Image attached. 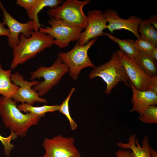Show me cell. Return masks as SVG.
Masks as SVG:
<instances>
[{
	"label": "cell",
	"instance_id": "obj_1",
	"mask_svg": "<svg viewBox=\"0 0 157 157\" xmlns=\"http://www.w3.org/2000/svg\"><path fill=\"white\" fill-rule=\"evenodd\" d=\"M0 115L5 126L17 135L25 137L29 128L37 124L41 118L30 113H23L11 98L0 97Z\"/></svg>",
	"mask_w": 157,
	"mask_h": 157
},
{
	"label": "cell",
	"instance_id": "obj_2",
	"mask_svg": "<svg viewBox=\"0 0 157 157\" xmlns=\"http://www.w3.org/2000/svg\"><path fill=\"white\" fill-rule=\"evenodd\" d=\"M18 44L13 48V58L10 64L11 69L23 64L29 59L53 44L54 38L44 33L33 31L29 38L21 34Z\"/></svg>",
	"mask_w": 157,
	"mask_h": 157
},
{
	"label": "cell",
	"instance_id": "obj_3",
	"mask_svg": "<svg viewBox=\"0 0 157 157\" xmlns=\"http://www.w3.org/2000/svg\"><path fill=\"white\" fill-rule=\"evenodd\" d=\"M96 77H100L106 83L104 92L107 94L110 93L113 88L119 82L124 83L130 88L129 79L122 64L118 50L112 53L108 62L91 71L89 78L92 79Z\"/></svg>",
	"mask_w": 157,
	"mask_h": 157
},
{
	"label": "cell",
	"instance_id": "obj_4",
	"mask_svg": "<svg viewBox=\"0 0 157 157\" xmlns=\"http://www.w3.org/2000/svg\"><path fill=\"white\" fill-rule=\"evenodd\" d=\"M97 40V38L93 39L84 45H80L77 42L69 51L58 54V57L68 67L69 75L74 81L78 79L83 69L89 67L94 68L96 67L90 58L88 52Z\"/></svg>",
	"mask_w": 157,
	"mask_h": 157
},
{
	"label": "cell",
	"instance_id": "obj_5",
	"mask_svg": "<svg viewBox=\"0 0 157 157\" xmlns=\"http://www.w3.org/2000/svg\"><path fill=\"white\" fill-rule=\"evenodd\" d=\"M68 72L69 69L68 67L58 57L51 66H41L31 72L30 80L32 81L41 78L44 79L43 81L39 82L33 87L41 97L57 85L63 77Z\"/></svg>",
	"mask_w": 157,
	"mask_h": 157
},
{
	"label": "cell",
	"instance_id": "obj_6",
	"mask_svg": "<svg viewBox=\"0 0 157 157\" xmlns=\"http://www.w3.org/2000/svg\"><path fill=\"white\" fill-rule=\"evenodd\" d=\"M90 1V0H67L60 6L48 10L47 13L51 18L62 19L71 25L85 29L87 25V18L83 8Z\"/></svg>",
	"mask_w": 157,
	"mask_h": 157
},
{
	"label": "cell",
	"instance_id": "obj_7",
	"mask_svg": "<svg viewBox=\"0 0 157 157\" xmlns=\"http://www.w3.org/2000/svg\"><path fill=\"white\" fill-rule=\"evenodd\" d=\"M49 27H40L39 31L54 39L53 43L61 48L67 47L72 41L78 40L83 29L68 24L60 18H51L48 21Z\"/></svg>",
	"mask_w": 157,
	"mask_h": 157
},
{
	"label": "cell",
	"instance_id": "obj_8",
	"mask_svg": "<svg viewBox=\"0 0 157 157\" xmlns=\"http://www.w3.org/2000/svg\"><path fill=\"white\" fill-rule=\"evenodd\" d=\"M74 142L73 137H65L62 135L50 139L44 138L42 146L45 153L42 157H80Z\"/></svg>",
	"mask_w": 157,
	"mask_h": 157
},
{
	"label": "cell",
	"instance_id": "obj_9",
	"mask_svg": "<svg viewBox=\"0 0 157 157\" xmlns=\"http://www.w3.org/2000/svg\"><path fill=\"white\" fill-rule=\"evenodd\" d=\"M10 78L13 83L19 87L16 93L11 98L16 103L20 102L33 106L35 102L48 103L45 99L40 97L37 92L32 88L39 81H29L25 80L23 76L18 72L11 74Z\"/></svg>",
	"mask_w": 157,
	"mask_h": 157
},
{
	"label": "cell",
	"instance_id": "obj_10",
	"mask_svg": "<svg viewBox=\"0 0 157 157\" xmlns=\"http://www.w3.org/2000/svg\"><path fill=\"white\" fill-rule=\"evenodd\" d=\"M0 8L4 17L3 23L4 25L7 26L9 31L8 37V44L13 49L17 46L19 43L20 33L23 34L27 38L30 37L32 32L35 30V24L31 20L25 23H21L17 21L7 12L0 1Z\"/></svg>",
	"mask_w": 157,
	"mask_h": 157
},
{
	"label": "cell",
	"instance_id": "obj_11",
	"mask_svg": "<svg viewBox=\"0 0 157 157\" xmlns=\"http://www.w3.org/2000/svg\"><path fill=\"white\" fill-rule=\"evenodd\" d=\"M118 51L122 64L130 82L137 89L147 90L152 77L148 76L143 71L133 58L128 56L120 50Z\"/></svg>",
	"mask_w": 157,
	"mask_h": 157
},
{
	"label": "cell",
	"instance_id": "obj_12",
	"mask_svg": "<svg viewBox=\"0 0 157 157\" xmlns=\"http://www.w3.org/2000/svg\"><path fill=\"white\" fill-rule=\"evenodd\" d=\"M87 17V27L81 33L78 41L80 45H85L91 40L104 35L103 31L107 28V21L101 11L89 10Z\"/></svg>",
	"mask_w": 157,
	"mask_h": 157
},
{
	"label": "cell",
	"instance_id": "obj_13",
	"mask_svg": "<svg viewBox=\"0 0 157 157\" xmlns=\"http://www.w3.org/2000/svg\"><path fill=\"white\" fill-rule=\"evenodd\" d=\"M104 14L107 22L108 23L107 28L111 33H113L116 30L124 29L131 32L137 39L140 38L138 29L143 20L140 17L132 15L128 19H123L119 17L117 11L111 9L106 10Z\"/></svg>",
	"mask_w": 157,
	"mask_h": 157
},
{
	"label": "cell",
	"instance_id": "obj_14",
	"mask_svg": "<svg viewBox=\"0 0 157 157\" xmlns=\"http://www.w3.org/2000/svg\"><path fill=\"white\" fill-rule=\"evenodd\" d=\"M128 82L133 93L131 101L133 106L130 112L136 111L140 115L149 106L156 105L157 104L156 94L149 91L139 90L129 80Z\"/></svg>",
	"mask_w": 157,
	"mask_h": 157
},
{
	"label": "cell",
	"instance_id": "obj_15",
	"mask_svg": "<svg viewBox=\"0 0 157 157\" xmlns=\"http://www.w3.org/2000/svg\"><path fill=\"white\" fill-rule=\"evenodd\" d=\"M142 146L139 144L138 139L136 135L133 134L131 135L128 142L126 143L118 142L117 145L124 150L130 149L132 151L131 154L134 157H151L149 138L144 136L142 140Z\"/></svg>",
	"mask_w": 157,
	"mask_h": 157
},
{
	"label": "cell",
	"instance_id": "obj_16",
	"mask_svg": "<svg viewBox=\"0 0 157 157\" xmlns=\"http://www.w3.org/2000/svg\"><path fill=\"white\" fill-rule=\"evenodd\" d=\"M64 2L62 0H37L33 8L28 11L26 12L29 18L34 22L35 26L34 31H38L41 27L39 23L38 15L39 13L44 8L48 6L51 9L57 8Z\"/></svg>",
	"mask_w": 157,
	"mask_h": 157
},
{
	"label": "cell",
	"instance_id": "obj_17",
	"mask_svg": "<svg viewBox=\"0 0 157 157\" xmlns=\"http://www.w3.org/2000/svg\"><path fill=\"white\" fill-rule=\"evenodd\" d=\"M12 69H3L0 62V94L6 98H11L16 93L19 87L13 83L10 79Z\"/></svg>",
	"mask_w": 157,
	"mask_h": 157
},
{
	"label": "cell",
	"instance_id": "obj_18",
	"mask_svg": "<svg viewBox=\"0 0 157 157\" xmlns=\"http://www.w3.org/2000/svg\"><path fill=\"white\" fill-rule=\"evenodd\" d=\"M134 58L138 65L147 75L151 77L157 76L156 62L147 53L139 51Z\"/></svg>",
	"mask_w": 157,
	"mask_h": 157
},
{
	"label": "cell",
	"instance_id": "obj_19",
	"mask_svg": "<svg viewBox=\"0 0 157 157\" xmlns=\"http://www.w3.org/2000/svg\"><path fill=\"white\" fill-rule=\"evenodd\" d=\"M104 34L117 43L120 47V50L128 56L134 58L138 53L139 51L135 41L134 40L131 39L121 40L108 33L104 32Z\"/></svg>",
	"mask_w": 157,
	"mask_h": 157
},
{
	"label": "cell",
	"instance_id": "obj_20",
	"mask_svg": "<svg viewBox=\"0 0 157 157\" xmlns=\"http://www.w3.org/2000/svg\"><path fill=\"white\" fill-rule=\"evenodd\" d=\"M17 107L21 111L30 113L40 117H43L46 113L58 110L59 105H47L40 106H34L26 103H22Z\"/></svg>",
	"mask_w": 157,
	"mask_h": 157
},
{
	"label": "cell",
	"instance_id": "obj_21",
	"mask_svg": "<svg viewBox=\"0 0 157 157\" xmlns=\"http://www.w3.org/2000/svg\"><path fill=\"white\" fill-rule=\"evenodd\" d=\"M138 32L140 34V38L157 46V31L153 25L143 20L139 26Z\"/></svg>",
	"mask_w": 157,
	"mask_h": 157
},
{
	"label": "cell",
	"instance_id": "obj_22",
	"mask_svg": "<svg viewBox=\"0 0 157 157\" xmlns=\"http://www.w3.org/2000/svg\"><path fill=\"white\" fill-rule=\"evenodd\" d=\"M75 90L73 88L71 89L68 95L63 101L62 104L59 105L58 111L65 115L68 119L71 129L72 130H75L77 125L76 122L72 119L70 115L69 103L70 99Z\"/></svg>",
	"mask_w": 157,
	"mask_h": 157
},
{
	"label": "cell",
	"instance_id": "obj_23",
	"mask_svg": "<svg viewBox=\"0 0 157 157\" xmlns=\"http://www.w3.org/2000/svg\"><path fill=\"white\" fill-rule=\"evenodd\" d=\"M142 122L145 123L156 124L157 123V107L155 106H149L143 113L138 117Z\"/></svg>",
	"mask_w": 157,
	"mask_h": 157
},
{
	"label": "cell",
	"instance_id": "obj_24",
	"mask_svg": "<svg viewBox=\"0 0 157 157\" xmlns=\"http://www.w3.org/2000/svg\"><path fill=\"white\" fill-rule=\"evenodd\" d=\"M17 135L13 131H11L10 135L8 137H4L0 134V141L3 145L5 155L9 156L12 150L14 147V145L11 143V141L15 140Z\"/></svg>",
	"mask_w": 157,
	"mask_h": 157
},
{
	"label": "cell",
	"instance_id": "obj_25",
	"mask_svg": "<svg viewBox=\"0 0 157 157\" xmlns=\"http://www.w3.org/2000/svg\"><path fill=\"white\" fill-rule=\"evenodd\" d=\"M135 42L138 51L145 52L149 56L157 48L153 44L140 38H137Z\"/></svg>",
	"mask_w": 157,
	"mask_h": 157
},
{
	"label": "cell",
	"instance_id": "obj_26",
	"mask_svg": "<svg viewBox=\"0 0 157 157\" xmlns=\"http://www.w3.org/2000/svg\"><path fill=\"white\" fill-rule=\"evenodd\" d=\"M36 1L37 0H17L16 3L28 12L33 8Z\"/></svg>",
	"mask_w": 157,
	"mask_h": 157
},
{
	"label": "cell",
	"instance_id": "obj_27",
	"mask_svg": "<svg viewBox=\"0 0 157 157\" xmlns=\"http://www.w3.org/2000/svg\"><path fill=\"white\" fill-rule=\"evenodd\" d=\"M147 90L157 94V76L152 77L151 82Z\"/></svg>",
	"mask_w": 157,
	"mask_h": 157
},
{
	"label": "cell",
	"instance_id": "obj_28",
	"mask_svg": "<svg viewBox=\"0 0 157 157\" xmlns=\"http://www.w3.org/2000/svg\"><path fill=\"white\" fill-rule=\"evenodd\" d=\"M115 154L118 157H134L131 152L129 149L123 150L119 149Z\"/></svg>",
	"mask_w": 157,
	"mask_h": 157
},
{
	"label": "cell",
	"instance_id": "obj_29",
	"mask_svg": "<svg viewBox=\"0 0 157 157\" xmlns=\"http://www.w3.org/2000/svg\"><path fill=\"white\" fill-rule=\"evenodd\" d=\"M147 23L153 25L156 29H157V17L156 15H153L149 18L144 20Z\"/></svg>",
	"mask_w": 157,
	"mask_h": 157
},
{
	"label": "cell",
	"instance_id": "obj_30",
	"mask_svg": "<svg viewBox=\"0 0 157 157\" xmlns=\"http://www.w3.org/2000/svg\"><path fill=\"white\" fill-rule=\"evenodd\" d=\"M3 22H0V36L6 35L8 36L9 34V31L8 29L5 28Z\"/></svg>",
	"mask_w": 157,
	"mask_h": 157
},
{
	"label": "cell",
	"instance_id": "obj_31",
	"mask_svg": "<svg viewBox=\"0 0 157 157\" xmlns=\"http://www.w3.org/2000/svg\"><path fill=\"white\" fill-rule=\"evenodd\" d=\"M157 48L155 49L149 56L153 60L156 62L157 60Z\"/></svg>",
	"mask_w": 157,
	"mask_h": 157
},
{
	"label": "cell",
	"instance_id": "obj_32",
	"mask_svg": "<svg viewBox=\"0 0 157 157\" xmlns=\"http://www.w3.org/2000/svg\"><path fill=\"white\" fill-rule=\"evenodd\" d=\"M150 152L151 157H157V151L151 147L150 148Z\"/></svg>",
	"mask_w": 157,
	"mask_h": 157
},
{
	"label": "cell",
	"instance_id": "obj_33",
	"mask_svg": "<svg viewBox=\"0 0 157 157\" xmlns=\"http://www.w3.org/2000/svg\"></svg>",
	"mask_w": 157,
	"mask_h": 157
}]
</instances>
